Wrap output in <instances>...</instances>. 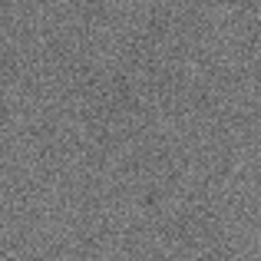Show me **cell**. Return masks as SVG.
<instances>
[]
</instances>
